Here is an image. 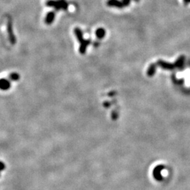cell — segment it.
<instances>
[{
  "instance_id": "9c48e42d",
  "label": "cell",
  "mask_w": 190,
  "mask_h": 190,
  "mask_svg": "<svg viewBox=\"0 0 190 190\" xmlns=\"http://www.w3.org/2000/svg\"><path fill=\"white\" fill-rule=\"evenodd\" d=\"M74 32H75V35H76L77 38H78V41H79L80 43H81V42H83L85 40L83 39V32H82L81 30H80V28H75Z\"/></svg>"
},
{
  "instance_id": "30bf717a",
  "label": "cell",
  "mask_w": 190,
  "mask_h": 190,
  "mask_svg": "<svg viewBox=\"0 0 190 190\" xmlns=\"http://www.w3.org/2000/svg\"><path fill=\"white\" fill-rule=\"evenodd\" d=\"M156 65L154 64V63H152V64H151L149 65L148 70H147V75H148V76L151 77L155 74L156 69Z\"/></svg>"
},
{
  "instance_id": "3957f363",
  "label": "cell",
  "mask_w": 190,
  "mask_h": 190,
  "mask_svg": "<svg viewBox=\"0 0 190 190\" xmlns=\"http://www.w3.org/2000/svg\"><path fill=\"white\" fill-rule=\"evenodd\" d=\"M163 169H164V167H163V165H158V166L156 167L154 170V178L157 181H161L162 179H163L161 175V172Z\"/></svg>"
},
{
  "instance_id": "7c38bea8",
  "label": "cell",
  "mask_w": 190,
  "mask_h": 190,
  "mask_svg": "<svg viewBox=\"0 0 190 190\" xmlns=\"http://www.w3.org/2000/svg\"><path fill=\"white\" fill-rule=\"evenodd\" d=\"M9 80H11V81H18L19 79H20V75L18 74L17 73H11L10 75H9Z\"/></svg>"
},
{
  "instance_id": "4fadbf2b",
  "label": "cell",
  "mask_w": 190,
  "mask_h": 190,
  "mask_svg": "<svg viewBox=\"0 0 190 190\" xmlns=\"http://www.w3.org/2000/svg\"><path fill=\"white\" fill-rule=\"evenodd\" d=\"M183 63H184V57L181 56L175 63V66L180 68V67H181L183 65Z\"/></svg>"
},
{
  "instance_id": "9a60e30c",
  "label": "cell",
  "mask_w": 190,
  "mask_h": 190,
  "mask_svg": "<svg viewBox=\"0 0 190 190\" xmlns=\"http://www.w3.org/2000/svg\"><path fill=\"white\" fill-rule=\"evenodd\" d=\"M135 1H139V0H135Z\"/></svg>"
},
{
  "instance_id": "ba28073f",
  "label": "cell",
  "mask_w": 190,
  "mask_h": 190,
  "mask_svg": "<svg viewBox=\"0 0 190 190\" xmlns=\"http://www.w3.org/2000/svg\"><path fill=\"white\" fill-rule=\"evenodd\" d=\"M89 43H90V41L89 40H85L83 42L80 43V46L79 48V52L80 54H85V52H86L87 47H88V45H89Z\"/></svg>"
},
{
  "instance_id": "8992f818",
  "label": "cell",
  "mask_w": 190,
  "mask_h": 190,
  "mask_svg": "<svg viewBox=\"0 0 190 190\" xmlns=\"http://www.w3.org/2000/svg\"><path fill=\"white\" fill-rule=\"evenodd\" d=\"M107 4L109 6H114L116 8H123L124 6L123 2L119 0H108Z\"/></svg>"
},
{
  "instance_id": "6da1fadb",
  "label": "cell",
  "mask_w": 190,
  "mask_h": 190,
  "mask_svg": "<svg viewBox=\"0 0 190 190\" xmlns=\"http://www.w3.org/2000/svg\"><path fill=\"white\" fill-rule=\"evenodd\" d=\"M46 5L47 6L54 8L56 10H61V9L66 10L68 9V4L65 0H57V1L48 0L46 2Z\"/></svg>"
},
{
  "instance_id": "52a82bcc",
  "label": "cell",
  "mask_w": 190,
  "mask_h": 190,
  "mask_svg": "<svg viewBox=\"0 0 190 190\" xmlns=\"http://www.w3.org/2000/svg\"><path fill=\"white\" fill-rule=\"evenodd\" d=\"M54 19H55V13L54 12V11H51V12L48 13V14H47L45 21L46 24H47V25H50V24H52V23H53V21H54Z\"/></svg>"
},
{
  "instance_id": "277c9868",
  "label": "cell",
  "mask_w": 190,
  "mask_h": 190,
  "mask_svg": "<svg viewBox=\"0 0 190 190\" xmlns=\"http://www.w3.org/2000/svg\"><path fill=\"white\" fill-rule=\"evenodd\" d=\"M11 80L6 78L0 79V89L3 91H6L11 88Z\"/></svg>"
},
{
  "instance_id": "5bb4252c",
  "label": "cell",
  "mask_w": 190,
  "mask_h": 190,
  "mask_svg": "<svg viewBox=\"0 0 190 190\" xmlns=\"http://www.w3.org/2000/svg\"><path fill=\"white\" fill-rule=\"evenodd\" d=\"M5 168H6L5 164H4V163H3L2 161H1V160H0V172L3 171V170L5 169Z\"/></svg>"
},
{
  "instance_id": "5b68a950",
  "label": "cell",
  "mask_w": 190,
  "mask_h": 190,
  "mask_svg": "<svg viewBox=\"0 0 190 190\" xmlns=\"http://www.w3.org/2000/svg\"><path fill=\"white\" fill-rule=\"evenodd\" d=\"M158 65H159L162 68L165 70H172L174 69L175 66V64H172V63H167V62L163 61H158Z\"/></svg>"
},
{
  "instance_id": "8fae6325",
  "label": "cell",
  "mask_w": 190,
  "mask_h": 190,
  "mask_svg": "<svg viewBox=\"0 0 190 190\" xmlns=\"http://www.w3.org/2000/svg\"><path fill=\"white\" fill-rule=\"evenodd\" d=\"M105 35H106V31L105 30H104V29H103V28H99V29H97V30H96V37H97V38H99V39H102V38H104V37H105Z\"/></svg>"
},
{
  "instance_id": "7a4b0ae2",
  "label": "cell",
  "mask_w": 190,
  "mask_h": 190,
  "mask_svg": "<svg viewBox=\"0 0 190 190\" xmlns=\"http://www.w3.org/2000/svg\"><path fill=\"white\" fill-rule=\"evenodd\" d=\"M7 23H6V30H7L8 35H9V41L12 45L16 43V37L13 34L12 31V26H11V21L10 19H8L7 20Z\"/></svg>"
}]
</instances>
